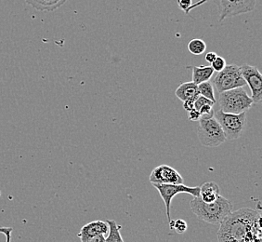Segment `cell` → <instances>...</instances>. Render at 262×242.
Here are the masks:
<instances>
[{
	"label": "cell",
	"instance_id": "6da1fadb",
	"mask_svg": "<svg viewBox=\"0 0 262 242\" xmlns=\"http://www.w3.org/2000/svg\"><path fill=\"white\" fill-rule=\"evenodd\" d=\"M219 242H261V216L256 210L243 208L231 211L220 223Z\"/></svg>",
	"mask_w": 262,
	"mask_h": 242
},
{
	"label": "cell",
	"instance_id": "7a4b0ae2",
	"mask_svg": "<svg viewBox=\"0 0 262 242\" xmlns=\"http://www.w3.org/2000/svg\"><path fill=\"white\" fill-rule=\"evenodd\" d=\"M190 206L199 219L213 225L220 224L232 211V203L221 196L211 203H205L196 197L193 198Z\"/></svg>",
	"mask_w": 262,
	"mask_h": 242
},
{
	"label": "cell",
	"instance_id": "3957f363",
	"mask_svg": "<svg viewBox=\"0 0 262 242\" xmlns=\"http://www.w3.org/2000/svg\"><path fill=\"white\" fill-rule=\"evenodd\" d=\"M218 102L221 111L230 114L247 112L254 104L251 97L247 94L244 87L220 92Z\"/></svg>",
	"mask_w": 262,
	"mask_h": 242
},
{
	"label": "cell",
	"instance_id": "277c9868",
	"mask_svg": "<svg viewBox=\"0 0 262 242\" xmlns=\"http://www.w3.org/2000/svg\"><path fill=\"white\" fill-rule=\"evenodd\" d=\"M197 135L201 145L207 147H218L226 140L224 132L215 119L214 114L200 118Z\"/></svg>",
	"mask_w": 262,
	"mask_h": 242
},
{
	"label": "cell",
	"instance_id": "5b68a950",
	"mask_svg": "<svg viewBox=\"0 0 262 242\" xmlns=\"http://www.w3.org/2000/svg\"><path fill=\"white\" fill-rule=\"evenodd\" d=\"M214 118L220 125L226 139L236 140L243 135L246 127V112L241 114L225 113L219 109L214 110Z\"/></svg>",
	"mask_w": 262,
	"mask_h": 242
},
{
	"label": "cell",
	"instance_id": "8992f818",
	"mask_svg": "<svg viewBox=\"0 0 262 242\" xmlns=\"http://www.w3.org/2000/svg\"><path fill=\"white\" fill-rule=\"evenodd\" d=\"M210 82L219 93L246 85L241 73L240 66L236 65H226L224 69L218 72Z\"/></svg>",
	"mask_w": 262,
	"mask_h": 242
},
{
	"label": "cell",
	"instance_id": "52a82bcc",
	"mask_svg": "<svg viewBox=\"0 0 262 242\" xmlns=\"http://www.w3.org/2000/svg\"><path fill=\"white\" fill-rule=\"evenodd\" d=\"M208 1L210 0H199L198 2L191 6V8L189 9V13L190 11L203 5ZM219 1L221 8V11L219 14V22L224 21L227 18L251 12L255 10V7L257 4V0H219Z\"/></svg>",
	"mask_w": 262,
	"mask_h": 242
},
{
	"label": "cell",
	"instance_id": "ba28073f",
	"mask_svg": "<svg viewBox=\"0 0 262 242\" xmlns=\"http://www.w3.org/2000/svg\"><path fill=\"white\" fill-rule=\"evenodd\" d=\"M161 198L164 200V203L166 205V216L168 221L171 220L170 216V209H171L172 199L176 197L178 194H189L193 196V198L199 197L200 193V186H187L184 183H179V184H161V183H152Z\"/></svg>",
	"mask_w": 262,
	"mask_h": 242
},
{
	"label": "cell",
	"instance_id": "9c48e42d",
	"mask_svg": "<svg viewBox=\"0 0 262 242\" xmlns=\"http://www.w3.org/2000/svg\"><path fill=\"white\" fill-rule=\"evenodd\" d=\"M241 73L246 84L251 90L252 100L254 103L262 101V75L256 66L243 65L240 66Z\"/></svg>",
	"mask_w": 262,
	"mask_h": 242
},
{
	"label": "cell",
	"instance_id": "30bf717a",
	"mask_svg": "<svg viewBox=\"0 0 262 242\" xmlns=\"http://www.w3.org/2000/svg\"><path fill=\"white\" fill-rule=\"evenodd\" d=\"M150 182L152 183H161V184H179L183 183V178L177 172L175 169L163 164L153 170L151 173Z\"/></svg>",
	"mask_w": 262,
	"mask_h": 242
},
{
	"label": "cell",
	"instance_id": "8fae6325",
	"mask_svg": "<svg viewBox=\"0 0 262 242\" xmlns=\"http://www.w3.org/2000/svg\"><path fill=\"white\" fill-rule=\"evenodd\" d=\"M108 231L109 226L107 222L92 221L81 228L80 232L77 234V237L80 238L81 242H86L91 237H96L99 235H104L106 237Z\"/></svg>",
	"mask_w": 262,
	"mask_h": 242
},
{
	"label": "cell",
	"instance_id": "7c38bea8",
	"mask_svg": "<svg viewBox=\"0 0 262 242\" xmlns=\"http://www.w3.org/2000/svg\"><path fill=\"white\" fill-rule=\"evenodd\" d=\"M175 94L182 102H185L188 100L195 101L197 99V97L200 95L198 92L197 85L194 84L193 81L182 83L180 86L178 87Z\"/></svg>",
	"mask_w": 262,
	"mask_h": 242
},
{
	"label": "cell",
	"instance_id": "4fadbf2b",
	"mask_svg": "<svg viewBox=\"0 0 262 242\" xmlns=\"http://www.w3.org/2000/svg\"><path fill=\"white\" fill-rule=\"evenodd\" d=\"M219 196V186L214 182H207L200 186L199 198L205 203L214 202Z\"/></svg>",
	"mask_w": 262,
	"mask_h": 242
},
{
	"label": "cell",
	"instance_id": "5bb4252c",
	"mask_svg": "<svg viewBox=\"0 0 262 242\" xmlns=\"http://www.w3.org/2000/svg\"><path fill=\"white\" fill-rule=\"evenodd\" d=\"M68 0H25L27 4L39 11H53L65 4Z\"/></svg>",
	"mask_w": 262,
	"mask_h": 242
},
{
	"label": "cell",
	"instance_id": "9a60e30c",
	"mask_svg": "<svg viewBox=\"0 0 262 242\" xmlns=\"http://www.w3.org/2000/svg\"><path fill=\"white\" fill-rule=\"evenodd\" d=\"M190 68L193 71V82L196 85H199L202 82L210 80V78L214 75V69L209 66H190Z\"/></svg>",
	"mask_w": 262,
	"mask_h": 242
},
{
	"label": "cell",
	"instance_id": "2e32d148",
	"mask_svg": "<svg viewBox=\"0 0 262 242\" xmlns=\"http://www.w3.org/2000/svg\"><path fill=\"white\" fill-rule=\"evenodd\" d=\"M106 222L109 226V231L107 237H105V242H124L120 233L122 226L118 225L114 220H107Z\"/></svg>",
	"mask_w": 262,
	"mask_h": 242
},
{
	"label": "cell",
	"instance_id": "e0dca14e",
	"mask_svg": "<svg viewBox=\"0 0 262 242\" xmlns=\"http://www.w3.org/2000/svg\"><path fill=\"white\" fill-rule=\"evenodd\" d=\"M197 87L198 92H199L200 95L206 97L207 99H209L210 101L217 103V100H216V97H215L214 87H213L210 80L202 82V83L197 85Z\"/></svg>",
	"mask_w": 262,
	"mask_h": 242
},
{
	"label": "cell",
	"instance_id": "ac0fdd59",
	"mask_svg": "<svg viewBox=\"0 0 262 242\" xmlns=\"http://www.w3.org/2000/svg\"><path fill=\"white\" fill-rule=\"evenodd\" d=\"M207 49V44L203 39L194 38L188 43V50L193 55H201Z\"/></svg>",
	"mask_w": 262,
	"mask_h": 242
},
{
	"label": "cell",
	"instance_id": "d6986e66",
	"mask_svg": "<svg viewBox=\"0 0 262 242\" xmlns=\"http://www.w3.org/2000/svg\"><path fill=\"white\" fill-rule=\"evenodd\" d=\"M211 67L214 69L215 72H220L221 70L224 69L225 66H226V61L224 58L220 57V56H217V58L213 61V63L210 64Z\"/></svg>",
	"mask_w": 262,
	"mask_h": 242
},
{
	"label": "cell",
	"instance_id": "ffe728a7",
	"mask_svg": "<svg viewBox=\"0 0 262 242\" xmlns=\"http://www.w3.org/2000/svg\"><path fill=\"white\" fill-rule=\"evenodd\" d=\"M188 225L187 223L184 220L182 219H179V220L174 221V224H173V228L172 230L174 229L178 234H183L184 232L187 230Z\"/></svg>",
	"mask_w": 262,
	"mask_h": 242
},
{
	"label": "cell",
	"instance_id": "44dd1931",
	"mask_svg": "<svg viewBox=\"0 0 262 242\" xmlns=\"http://www.w3.org/2000/svg\"><path fill=\"white\" fill-rule=\"evenodd\" d=\"M205 104H210V105H212V106H214L215 103L214 102H212V101H210L209 99H207L206 97L202 96V95H199L197 97V99L195 100V102H194V104H193V108L195 109V110H199L200 108L202 107L203 105Z\"/></svg>",
	"mask_w": 262,
	"mask_h": 242
},
{
	"label": "cell",
	"instance_id": "7402d4cb",
	"mask_svg": "<svg viewBox=\"0 0 262 242\" xmlns=\"http://www.w3.org/2000/svg\"><path fill=\"white\" fill-rule=\"evenodd\" d=\"M178 5L180 9L185 12V14H189V9L193 5V0H178Z\"/></svg>",
	"mask_w": 262,
	"mask_h": 242
},
{
	"label": "cell",
	"instance_id": "603a6c76",
	"mask_svg": "<svg viewBox=\"0 0 262 242\" xmlns=\"http://www.w3.org/2000/svg\"><path fill=\"white\" fill-rule=\"evenodd\" d=\"M12 231H13L12 227H0V233L5 235L6 242H11Z\"/></svg>",
	"mask_w": 262,
	"mask_h": 242
},
{
	"label": "cell",
	"instance_id": "cb8c5ba5",
	"mask_svg": "<svg viewBox=\"0 0 262 242\" xmlns=\"http://www.w3.org/2000/svg\"><path fill=\"white\" fill-rule=\"evenodd\" d=\"M201 118V115L198 112L197 110H195L194 108L188 111V119L192 121H197Z\"/></svg>",
	"mask_w": 262,
	"mask_h": 242
},
{
	"label": "cell",
	"instance_id": "d4e9b609",
	"mask_svg": "<svg viewBox=\"0 0 262 242\" xmlns=\"http://www.w3.org/2000/svg\"><path fill=\"white\" fill-rule=\"evenodd\" d=\"M194 102H195V101H193V100H188V101L183 102V108H184L187 112L188 111H190V110H192V109H193Z\"/></svg>",
	"mask_w": 262,
	"mask_h": 242
},
{
	"label": "cell",
	"instance_id": "484cf974",
	"mask_svg": "<svg viewBox=\"0 0 262 242\" xmlns=\"http://www.w3.org/2000/svg\"><path fill=\"white\" fill-rule=\"evenodd\" d=\"M217 54L213 52V51H211V52H208L207 55H206V61L209 63V64H211V63H213V61H214L216 58H217Z\"/></svg>",
	"mask_w": 262,
	"mask_h": 242
},
{
	"label": "cell",
	"instance_id": "4316f807",
	"mask_svg": "<svg viewBox=\"0 0 262 242\" xmlns=\"http://www.w3.org/2000/svg\"><path fill=\"white\" fill-rule=\"evenodd\" d=\"M86 242H105V236L104 235H99L96 237H91Z\"/></svg>",
	"mask_w": 262,
	"mask_h": 242
}]
</instances>
